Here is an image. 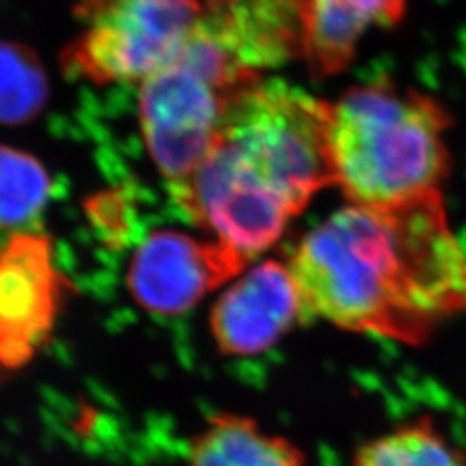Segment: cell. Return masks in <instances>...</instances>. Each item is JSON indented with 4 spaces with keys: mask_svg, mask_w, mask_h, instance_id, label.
<instances>
[{
    "mask_svg": "<svg viewBox=\"0 0 466 466\" xmlns=\"http://www.w3.org/2000/svg\"><path fill=\"white\" fill-rule=\"evenodd\" d=\"M289 269L302 318L421 344L466 309V254L442 192L350 204L308 233Z\"/></svg>",
    "mask_w": 466,
    "mask_h": 466,
    "instance_id": "cell-1",
    "label": "cell"
},
{
    "mask_svg": "<svg viewBox=\"0 0 466 466\" xmlns=\"http://www.w3.org/2000/svg\"><path fill=\"white\" fill-rule=\"evenodd\" d=\"M330 185L329 102L265 76L233 100L196 167L167 187L194 225L252 259Z\"/></svg>",
    "mask_w": 466,
    "mask_h": 466,
    "instance_id": "cell-2",
    "label": "cell"
},
{
    "mask_svg": "<svg viewBox=\"0 0 466 466\" xmlns=\"http://www.w3.org/2000/svg\"><path fill=\"white\" fill-rule=\"evenodd\" d=\"M300 52L298 0H202L182 49L140 85L144 142L167 184L204 157L233 100Z\"/></svg>",
    "mask_w": 466,
    "mask_h": 466,
    "instance_id": "cell-3",
    "label": "cell"
},
{
    "mask_svg": "<svg viewBox=\"0 0 466 466\" xmlns=\"http://www.w3.org/2000/svg\"><path fill=\"white\" fill-rule=\"evenodd\" d=\"M442 104L389 82L329 102L333 185L350 204L383 206L441 192L450 171Z\"/></svg>",
    "mask_w": 466,
    "mask_h": 466,
    "instance_id": "cell-4",
    "label": "cell"
},
{
    "mask_svg": "<svg viewBox=\"0 0 466 466\" xmlns=\"http://www.w3.org/2000/svg\"><path fill=\"white\" fill-rule=\"evenodd\" d=\"M200 9L202 0H82L84 30L65 65L92 84L142 85L182 49Z\"/></svg>",
    "mask_w": 466,
    "mask_h": 466,
    "instance_id": "cell-5",
    "label": "cell"
},
{
    "mask_svg": "<svg viewBox=\"0 0 466 466\" xmlns=\"http://www.w3.org/2000/svg\"><path fill=\"white\" fill-rule=\"evenodd\" d=\"M69 290L46 233L9 235L0 246V370L32 361L49 340Z\"/></svg>",
    "mask_w": 466,
    "mask_h": 466,
    "instance_id": "cell-6",
    "label": "cell"
},
{
    "mask_svg": "<svg viewBox=\"0 0 466 466\" xmlns=\"http://www.w3.org/2000/svg\"><path fill=\"white\" fill-rule=\"evenodd\" d=\"M249 263V258L215 238L200 242L187 233L152 232L132 256L128 289L146 311L175 317L232 280Z\"/></svg>",
    "mask_w": 466,
    "mask_h": 466,
    "instance_id": "cell-7",
    "label": "cell"
},
{
    "mask_svg": "<svg viewBox=\"0 0 466 466\" xmlns=\"http://www.w3.org/2000/svg\"><path fill=\"white\" fill-rule=\"evenodd\" d=\"M302 318V302L289 265L265 261L227 289L209 325L227 356H256L275 346Z\"/></svg>",
    "mask_w": 466,
    "mask_h": 466,
    "instance_id": "cell-8",
    "label": "cell"
},
{
    "mask_svg": "<svg viewBox=\"0 0 466 466\" xmlns=\"http://www.w3.org/2000/svg\"><path fill=\"white\" fill-rule=\"evenodd\" d=\"M300 57L315 76L350 66L361 38L373 28L400 23L406 0H298Z\"/></svg>",
    "mask_w": 466,
    "mask_h": 466,
    "instance_id": "cell-9",
    "label": "cell"
},
{
    "mask_svg": "<svg viewBox=\"0 0 466 466\" xmlns=\"http://www.w3.org/2000/svg\"><path fill=\"white\" fill-rule=\"evenodd\" d=\"M190 466H304L290 441L263 432L248 417L217 415L190 444Z\"/></svg>",
    "mask_w": 466,
    "mask_h": 466,
    "instance_id": "cell-10",
    "label": "cell"
},
{
    "mask_svg": "<svg viewBox=\"0 0 466 466\" xmlns=\"http://www.w3.org/2000/svg\"><path fill=\"white\" fill-rule=\"evenodd\" d=\"M352 466H466L431 421L418 420L363 444Z\"/></svg>",
    "mask_w": 466,
    "mask_h": 466,
    "instance_id": "cell-11",
    "label": "cell"
},
{
    "mask_svg": "<svg viewBox=\"0 0 466 466\" xmlns=\"http://www.w3.org/2000/svg\"><path fill=\"white\" fill-rule=\"evenodd\" d=\"M49 175L34 156L0 147V230H17L42 213Z\"/></svg>",
    "mask_w": 466,
    "mask_h": 466,
    "instance_id": "cell-12",
    "label": "cell"
},
{
    "mask_svg": "<svg viewBox=\"0 0 466 466\" xmlns=\"http://www.w3.org/2000/svg\"><path fill=\"white\" fill-rule=\"evenodd\" d=\"M47 99L46 73L30 50L0 42V123H25Z\"/></svg>",
    "mask_w": 466,
    "mask_h": 466,
    "instance_id": "cell-13",
    "label": "cell"
}]
</instances>
